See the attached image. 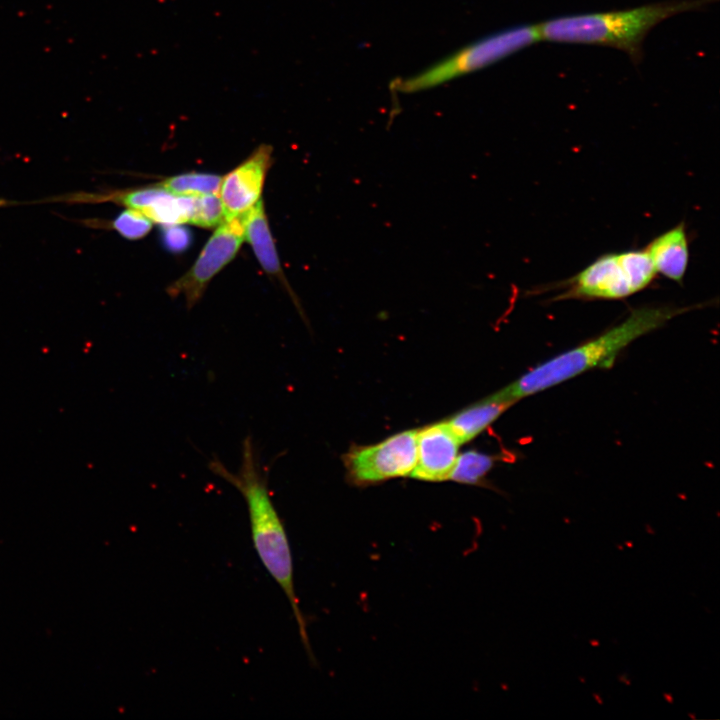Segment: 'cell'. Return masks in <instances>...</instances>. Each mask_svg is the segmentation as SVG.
<instances>
[{
  "label": "cell",
  "mask_w": 720,
  "mask_h": 720,
  "mask_svg": "<svg viewBox=\"0 0 720 720\" xmlns=\"http://www.w3.org/2000/svg\"><path fill=\"white\" fill-rule=\"evenodd\" d=\"M208 468L243 496L248 509L255 551L266 571L288 599L302 644L310 661L315 663L306 620L294 588L293 559L288 536L272 501L268 479L260 465L251 436H246L242 442L241 462L236 471L229 470L217 457L208 461Z\"/></svg>",
  "instance_id": "obj_1"
},
{
  "label": "cell",
  "mask_w": 720,
  "mask_h": 720,
  "mask_svg": "<svg viewBox=\"0 0 720 720\" xmlns=\"http://www.w3.org/2000/svg\"><path fill=\"white\" fill-rule=\"evenodd\" d=\"M687 310V307L682 309L673 306H643L634 309L619 324L537 365L491 397L514 404L591 369H609L629 344Z\"/></svg>",
  "instance_id": "obj_2"
},
{
  "label": "cell",
  "mask_w": 720,
  "mask_h": 720,
  "mask_svg": "<svg viewBox=\"0 0 720 720\" xmlns=\"http://www.w3.org/2000/svg\"><path fill=\"white\" fill-rule=\"evenodd\" d=\"M717 0H671L624 10L551 18L538 24L541 39L556 43L608 46L625 52L638 64L648 33L662 21L702 10Z\"/></svg>",
  "instance_id": "obj_3"
},
{
  "label": "cell",
  "mask_w": 720,
  "mask_h": 720,
  "mask_svg": "<svg viewBox=\"0 0 720 720\" xmlns=\"http://www.w3.org/2000/svg\"><path fill=\"white\" fill-rule=\"evenodd\" d=\"M541 40L536 24L518 25L474 41L414 75L391 82L398 93H415L492 65Z\"/></svg>",
  "instance_id": "obj_4"
},
{
  "label": "cell",
  "mask_w": 720,
  "mask_h": 720,
  "mask_svg": "<svg viewBox=\"0 0 720 720\" xmlns=\"http://www.w3.org/2000/svg\"><path fill=\"white\" fill-rule=\"evenodd\" d=\"M417 430L397 433L377 444L352 449L345 456L349 478L357 485L411 475L416 463Z\"/></svg>",
  "instance_id": "obj_5"
},
{
  "label": "cell",
  "mask_w": 720,
  "mask_h": 720,
  "mask_svg": "<svg viewBox=\"0 0 720 720\" xmlns=\"http://www.w3.org/2000/svg\"><path fill=\"white\" fill-rule=\"evenodd\" d=\"M244 239L241 214L226 218L218 225L190 270L169 286V295H183L188 308H192L212 278L236 256Z\"/></svg>",
  "instance_id": "obj_6"
},
{
  "label": "cell",
  "mask_w": 720,
  "mask_h": 720,
  "mask_svg": "<svg viewBox=\"0 0 720 720\" xmlns=\"http://www.w3.org/2000/svg\"><path fill=\"white\" fill-rule=\"evenodd\" d=\"M558 285L563 291L556 300H619L635 294L620 252L601 255Z\"/></svg>",
  "instance_id": "obj_7"
},
{
  "label": "cell",
  "mask_w": 720,
  "mask_h": 720,
  "mask_svg": "<svg viewBox=\"0 0 720 720\" xmlns=\"http://www.w3.org/2000/svg\"><path fill=\"white\" fill-rule=\"evenodd\" d=\"M271 154V146L262 144L221 179L217 194L226 218L249 210L261 199L265 176L271 165Z\"/></svg>",
  "instance_id": "obj_8"
},
{
  "label": "cell",
  "mask_w": 720,
  "mask_h": 720,
  "mask_svg": "<svg viewBox=\"0 0 720 720\" xmlns=\"http://www.w3.org/2000/svg\"><path fill=\"white\" fill-rule=\"evenodd\" d=\"M460 445L447 422L417 430L416 463L410 476L423 481L448 480Z\"/></svg>",
  "instance_id": "obj_9"
},
{
  "label": "cell",
  "mask_w": 720,
  "mask_h": 720,
  "mask_svg": "<svg viewBox=\"0 0 720 720\" xmlns=\"http://www.w3.org/2000/svg\"><path fill=\"white\" fill-rule=\"evenodd\" d=\"M645 249L657 274L682 283L689 262V241L683 222L656 236Z\"/></svg>",
  "instance_id": "obj_10"
},
{
  "label": "cell",
  "mask_w": 720,
  "mask_h": 720,
  "mask_svg": "<svg viewBox=\"0 0 720 720\" xmlns=\"http://www.w3.org/2000/svg\"><path fill=\"white\" fill-rule=\"evenodd\" d=\"M241 217L244 227V238L251 245L264 271L272 276L283 279L285 282L262 199L249 210L241 213Z\"/></svg>",
  "instance_id": "obj_11"
},
{
  "label": "cell",
  "mask_w": 720,
  "mask_h": 720,
  "mask_svg": "<svg viewBox=\"0 0 720 720\" xmlns=\"http://www.w3.org/2000/svg\"><path fill=\"white\" fill-rule=\"evenodd\" d=\"M512 405L511 402L496 400L489 396L472 407L460 411L446 422L459 442L463 444L483 432Z\"/></svg>",
  "instance_id": "obj_12"
},
{
  "label": "cell",
  "mask_w": 720,
  "mask_h": 720,
  "mask_svg": "<svg viewBox=\"0 0 720 720\" xmlns=\"http://www.w3.org/2000/svg\"><path fill=\"white\" fill-rule=\"evenodd\" d=\"M222 177L208 173H185L165 179L159 185L177 196L217 194Z\"/></svg>",
  "instance_id": "obj_13"
},
{
  "label": "cell",
  "mask_w": 720,
  "mask_h": 720,
  "mask_svg": "<svg viewBox=\"0 0 720 720\" xmlns=\"http://www.w3.org/2000/svg\"><path fill=\"white\" fill-rule=\"evenodd\" d=\"M494 458L475 450L458 455L449 480L479 484L494 465Z\"/></svg>",
  "instance_id": "obj_14"
},
{
  "label": "cell",
  "mask_w": 720,
  "mask_h": 720,
  "mask_svg": "<svg viewBox=\"0 0 720 720\" xmlns=\"http://www.w3.org/2000/svg\"><path fill=\"white\" fill-rule=\"evenodd\" d=\"M620 255L635 293L654 281L657 272L645 248L622 251Z\"/></svg>",
  "instance_id": "obj_15"
},
{
  "label": "cell",
  "mask_w": 720,
  "mask_h": 720,
  "mask_svg": "<svg viewBox=\"0 0 720 720\" xmlns=\"http://www.w3.org/2000/svg\"><path fill=\"white\" fill-rule=\"evenodd\" d=\"M225 219V210L218 194L195 196L191 224L212 228L220 225Z\"/></svg>",
  "instance_id": "obj_16"
},
{
  "label": "cell",
  "mask_w": 720,
  "mask_h": 720,
  "mask_svg": "<svg viewBox=\"0 0 720 720\" xmlns=\"http://www.w3.org/2000/svg\"><path fill=\"white\" fill-rule=\"evenodd\" d=\"M111 226L124 238L138 240L151 230L152 221L141 211L127 208L112 221Z\"/></svg>",
  "instance_id": "obj_17"
},
{
  "label": "cell",
  "mask_w": 720,
  "mask_h": 720,
  "mask_svg": "<svg viewBox=\"0 0 720 720\" xmlns=\"http://www.w3.org/2000/svg\"><path fill=\"white\" fill-rule=\"evenodd\" d=\"M181 224L166 226L163 233L165 247L173 252H181L187 249L191 243L189 230L180 226Z\"/></svg>",
  "instance_id": "obj_18"
}]
</instances>
